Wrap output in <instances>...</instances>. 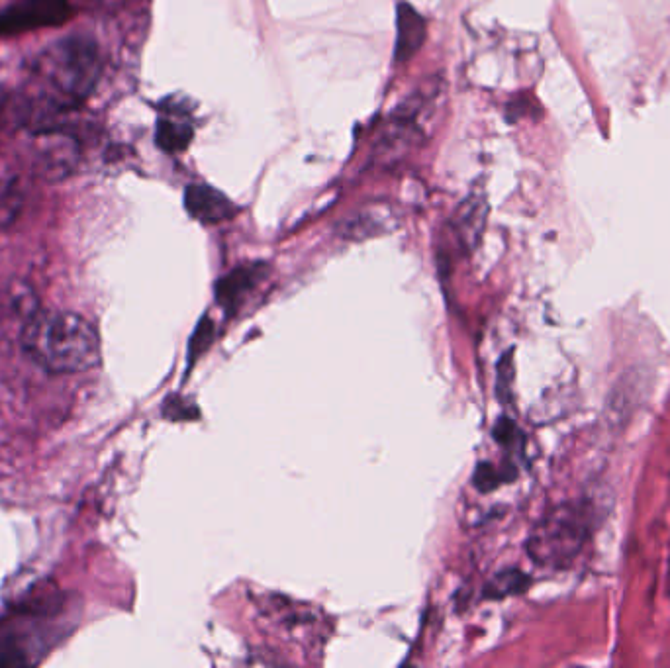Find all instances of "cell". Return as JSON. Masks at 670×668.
Instances as JSON below:
<instances>
[{"mask_svg":"<svg viewBox=\"0 0 670 668\" xmlns=\"http://www.w3.org/2000/svg\"><path fill=\"white\" fill-rule=\"evenodd\" d=\"M69 0H20L0 12V36L57 28L69 20Z\"/></svg>","mask_w":670,"mask_h":668,"instance_id":"277c9868","label":"cell"},{"mask_svg":"<svg viewBox=\"0 0 670 668\" xmlns=\"http://www.w3.org/2000/svg\"><path fill=\"white\" fill-rule=\"evenodd\" d=\"M36 163L44 177L59 181L67 177L77 165V144L69 136L46 132L36 144Z\"/></svg>","mask_w":670,"mask_h":668,"instance_id":"52a82bcc","label":"cell"},{"mask_svg":"<svg viewBox=\"0 0 670 668\" xmlns=\"http://www.w3.org/2000/svg\"><path fill=\"white\" fill-rule=\"evenodd\" d=\"M396 48H394V59L396 63L410 61L426 42L428 24L422 18L418 10H414L408 2L396 4Z\"/></svg>","mask_w":670,"mask_h":668,"instance_id":"ba28073f","label":"cell"},{"mask_svg":"<svg viewBox=\"0 0 670 668\" xmlns=\"http://www.w3.org/2000/svg\"><path fill=\"white\" fill-rule=\"evenodd\" d=\"M214 339V324L208 318H202L200 324L196 326V332L192 334L191 345H189V365L196 361L212 343Z\"/></svg>","mask_w":670,"mask_h":668,"instance_id":"7c38bea8","label":"cell"},{"mask_svg":"<svg viewBox=\"0 0 670 668\" xmlns=\"http://www.w3.org/2000/svg\"><path fill=\"white\" fill-rule=\"evenodd\" d=\"M22 345L36 365L57 375L91 371L102 353L95 324L75 312L32 314Z\"/></svg>","mask_w":670,"mask_h":668,"instance_id":"6da1fadb","label":"cell"},{"mask_svg":"<svg viewBox=\"0 0 670 668\" xmlns=\"http://www.w3.org/2000/svg\"><path fill=\"white\" fill-rule=\"evenodd\" d=\"M42 71L49 85L69 104H79L95 91L100 55L91 36L77 34L59 40L44 53Z\"/></svg>","mask_w":670,"mask_h":668,"instance_id":"7a4b0ae2","label":"cell"},{"mask_svg":"<svg viewBox=\"0 0 670 668\" xmlns=\"http://www.w3.org/2000/svg\"><path fill=\"white\" fill-rule=\"evenodd\" d=\"M504 480H508V477L502 475V473H498L496 469H492L488 463H482L479 469H477V473H475V484L479 486L482 492H488V490L496 488Z\"/></svg>","mask_w":670,"mask_h":668,"instance_id":"4fadbf2b","label":"cell"},{"mask_svg":"<svg viewBox=\"0 0 670 668\" xmlns=\"http://www.w3.org/2000/svg\"><path fill=\"white\" fill-rule=\"evenodd\" d=\"M185 208L191 218L206 226L232 220L238 214V206L226 194L202 183L187 187Z\"/></svg>","mask_w":670,"mask_h":668,"instance_id":"5b68a950","label":"cell"},{"mask_svg":"<svg viewBox=\"0 0 670 668\" xmlns=\"http://www.w3.org/2000/svg\"><path fill=\"white\" fill-rule=\"evenodd\" d=\"M590 535L588 512L580 504H565L535 525L527 551L537 565L567 567Z\"/></svg>","mask_w":670,"mask_h":668,"instance_id":"3957f363","label":"cell"},{"mask_svg":"<svg viewBox=\"0 0 670 668\" xmlns=\"http://www.w3.org/2000/svg\"><path fill=\"white\" fill-rule=\"evenodd\" d=\"M194 138L191 118L187 112H181L179 118L159 116L155 128V144L165 153L185 151Z\"/></svg>","mask_w":670,"mask_h":668,"instance_id":"9c48e42d","label":"cell"},{"mask_svg":"<svg viewBox=\"0 0 670 668\" xmlns=\"http://www.w3.org/2000/svg\"><path fill=\"white\" fill-rule=\"evenodd\" d=\"M269 267L265 263H249L236 267L216 283V300L226 314H234L241 302L263 283Z\"/></svg>","mask_w":670,"mask_h":668,"instance_id":"8992f818","label":"cell"},{"mask_svg":"<svg viewBox=\"0 0 670 668\" xmlns=\"http://www.w3.org/2000/svg\"><path fill=\"white\" fill-rule=\"evenodd\" d=\"M527 586V578L518 571H506V573L496 574L484 588V594L488 598H504L508 594L522 592Z\"/></svg>","mask_w":670,"mask_h":668,"instance_id":"30bf717a","label":"cell"},{"mask_svg":"<svg viewBox=\"0 0 670 668\" xmlns=\"http://www.w3.org/2000/svg\"><path fill=\"white\" fill-rule=\"evenodd\" d=\"M165 414L171 420H198V408L183 398H179L177 402L169 400Z\"/></svg>","mask_w":670,"mask_h":668,"instance_id":"5bb4252c","label":"cell"},{"mask_svg":"<svg viewBox=\"0 0 670 668\" xmlns=\"http://www.w3.org/2000/svg\"><path fill=\"white\" fill-rule=\"evenodd\" d=\"M459 214L461 218H459L457 234L461 238V243H465L467 247H475L482 224H484V212H479V206H471V208H463Z\"/></svg>","mask_w":670,"mask_h":668,"instance_id":"8fae6325","label":"cell"}]
</instances>
